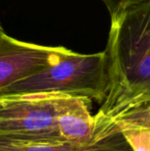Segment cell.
Returning a JSON list of instances; mask_svg holds the SVG:
<instances>
[{"label": "cell", "instance_id": "cell-7", "mask_svg": "<svg viewBox=\"0 0 150 151\" xmlns=\"http://www.w3.org/2000/svg\"><path fill=\"white\" fill-rule=\"evenodd\" d=\"M133 151H150V130L131 128L120 131Z\"/></svg>", "mask_w": 150, "mask_h": 151}, {"label": "cell", "instance_id": "cell-3", "mask_svg": "<svg viewBox=\"0 0 150 151\" xmlns=\"http://www.w3.org/2000/svg\"><path fill=\"white\" fill-rule=\"evenodd\" d=\"M109 80L104 51L72 52L42 72L0 89L2 95L61 94L96 101L106 99Z\"/></svg>", "mask_w": 150, "mask_h": 151}, {"label": "cell", "instance_id": "cell-4", "mask_svg": "<svg viewBox=\"0 0 150 151\" xmlns=\"http://www.w3.org/2000/svg\"><path fill=\"white\" fill-rule=\"evenodd\" d=\"M73 51L17 40L7 34L0 41V89L39 73Z\"/></svg>", "mask_w": 150, "mask_h": 151}, {"label": "cell", "instance_id": "cell-8", "mask_svg": "<svg viewBox=\"0 0 150 151\" xmlns=\"http://www.w3.org/2000/svg\"><path fill=\"white\" fill-rule=\"evenodd\" d=\"M6 35L5 31H4V28L2 27V25L0 24V41L4 38V36Z\"/></svg>", "mask_w": 150, "mask_h": 151}, {"label": "cell", "instance_id": "cell-5", "mask_svg": "<svg viewBox=\"0 0 150 151\" xmlns=\"http://www.w3.org/2000/svg\"><path fill=\"white\" fill-rule=\"evenodd\" d=\"M131 128L150 130V93L133 101L118 112L95 125L92 142Z\"/></svg>", "mask_w": 150, "mask_h": 151}, {"label": "cell", "instance_id": "cell-1", "mask_svg": "<svg viewBox=\"0 0 150 151\" xmlns=\"http://www.w3.org/2000/svg\"><path fill=\"white\" fill-rule=\"evenodd\" d=\"M111 29L104 50L109 89L95 126L150 93V0H104Z\"/></svg>", "mask_w": 150, "mask_h": 151}, {"label": "cell", "instance_id": "cell-2", "mask_svg": "<svg viewBox=\"0 0 150 151\" xmlns=\"http://www.w3.org/2000/svg\"><path fill=\"white\" fill-rule=\"evenodd\" d=\"M82 97L61 94L0 96V140L56 144L60 135L58 117L85 103Z\"/></svg>", "mask_w": 150, "mask_h": 151}, {"label": "cell", "instance_id": "cell-6", "mask_svg": "<svg viewBox=\"0 0 150 151\" xmlns=\"http://www.w3.org/2000/svg\"><path fill=\"white\" fill-rule=\"evenodd\" d=\"M90 104L85 103L58 117V129L65 142L80 144L92 142L95 119L89 111Z\"/></svg>", "mask_w": 150, "mask_h": 151}]
</instances>
